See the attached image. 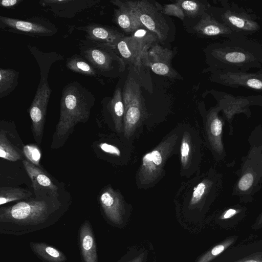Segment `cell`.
Returning a JSON list of instances; mask_svg holds the SVG:
<instances>
[{"label": "cell", "instance_id": "cell-19", "mask_svg": "<svg viewBox=\"0 0 262 262\" xmlns=\"http://www.w3.org/2000/svg\"><path fill=\"white\" fill-rule=\"evenodd\" d=\"M217 258L219 262H262V239L233 245Z\"/></svg>", "mask_w": 262, "mask_h": 262}, {"label": "cell", "instance_id": "cell-3", "mask_svg": "<svg viewBox=\"0 0 262 262\" xmlns=\"http://www.w3.org/2000/svg\"><path fill=\"white\" fill-rule=\"evenodd\" d=\"M95 102L94 95L77 81H72L63 87L59 119L53 135L52 147L62 146L77 124L88 121Z\"/></svg>", "mask_w": 262, "mask_h": 262}, {"label": "cell", "instance_id": "cell-20", "mask_svg": "<svg viewBox=\"0 0 262 262\" xmlns=\"http://www.w3.org/2000/svg\"><path fill=\"white\" fill-rule=\"evenodd\" d=\"M172 52L158 44H154L149 49L143 63L148 66L156 74L174 77L177 73L171 67Z\"/></svg>", "mask_w": 262, "mask_h": 262}, {"label": "cell", "instance_id": "cell-4", "mask_svg": "<svg viewBox=\"0 0 262 262\" xmlns=\"http://www.w3.org/2000/svg\"><path fill=\"white\" fill-rule=\"evenodd\" d=\"M181 131L182 123H180L143 155L135 176L138 188L147 189L154 187L164 177L168 160L179 154Z\"/></svg>", "mask_w": 262, "mask_h": 262}, {"label": "cell", "instance_id": "cell-5", "mask_svg": "<svg viewBox=\"0 0 262 262\" xmlns=\"http://www.w3.org/2000/svg\"><path fill=\"white\" fill-rule=\"evenodd\" d=\"M223 182V174L210 167L182 182L174 196V201L178 205L190 210L207 209L221 192Z\"/></svg>", "mask_w": 262, "mask_h": 262}, {"label": "cell", "instance_id": "cell-2", "mask_svg": "<svg viewBox=\"0 0 262 262\" xmlns=\"http://www.w3.org/2000/svg\"><path fill=\"white\" fill-rule=\"evenodd\" d=\"M208 58L213 73L260 69L262 45L240 34L210 46Z\"/></svg>", "mask_w": 262, "mask_h": 262}, {"label": "cell", "instance_id": "cell-30", "mask_svg": "<svg viewBox=\"0 0 262 262\" xmlns=\"http://www.w3.org/2000/svg\"><path fill=\"white\" fill-rule=\"evenodd\" d=\"M30 247L34 254L43 262H66V255L54 246L44 242L29 243Z\"/></svg>", "mask_w": 262, "mask_h": 262}, {"label": "cell", "instance_id": "cell-40", "mask_svg": "<svg viewBox=\"0 0 262 262\" xmlns=\"http://www.w3.org/2000/svg\"><path fill=\"white\" fill-rule=\"evenodd\" d=\"M23 1L20 0H2L1 1L0 5L3 7L12 8L18 4Z\"/></svg>", "mask_w": 262, "mask_h": 262}, {"label": "cell", "instance_id": "cell-22", "mask_svg": "<svg viewBox=\"0 0 262 262\" xmlns=\"http://www.w3.org/2000/svg\"><path fill=\"white\" fill-rule=\"evenodd\" d=\"M78 30L85 32L86 39L116 48L120 39L124 35L115 29L103 25L91 23L77 28Z\"/></svg>", "mask_w": 262, "mask_h": 262}, {"label": "cell", "instance_id": "cell-39", "mask_svg": "<svg viewBox=\"0 0 262 262\" xmlns=\"http://www.w3.org/2000/svg\"><path fill=\"white\" fill-rule=\"evenodd\" d=\"M163 12L168 15L177 17L183 19L185 14L181 7L177 4H171L164 6Z\"/></svg>", "mask_w": 262, "mask_h": 262}, {"label": "cell", "instance_id": "cell-18", "mask_svg": "<svg viewBox=\"0 0 262 262\" xmlns=\"http://www.w3.org/2000/svg\"><path fill=\"white\" fill-rule=\"evenodd\" d=\"M212 81L232 88L244 87L262 91V71L216 72L211 77Z\"/></svg>", "mask_w": 262, "mask_h": 262}, {"label": "cell", "instance_id": "cell-6", "mask_svg": "<svg viewBox=\"0 0 262 262\" xmlns=\"http://www.w3.org/2000/svg\"><path fill=\"white\" fill-rule=\"evenodd\" d=\"M237 178L232 195L242 204L251 203L262 188V153L260 149L250 146L247 155L242 158L240 167L235 172Z\"/></svg>", "mask_w": 262, "mask_h": 262}, {"label": "cell", "instance_id": "cell-1", "mask_svg": "<svg viewBox=\"0 0 262 262\" xmlns=\"http://www.w3.org/2000/svg\"><path fill=\"white\" fill-rule=\"evenodd\" d=\"M61 204L44 198L28 199L0 208V233L20 236L54 224L62 216Z\"/></svg>", "mask_w": 262, "mask_h": 262}, {"label": "cell", "instance_id": "cell-10", "mask_svg": "<svg viewBox=\"0 0 262 262\" xmlns=\"http://www.w3.org/2000/svg\"><path fill=\"white\" fill-rule=\"evenodd\" d=\"M221 7L215 8L211 15L217 21L233 32L245 36L252 34L260 29L256 16L250 13L233 2L221 1Z\"/></svg>", "mask_w": 262, "mask_h": 262}, {"label": "cell", "instance_id": "cell-42", "mask_svg": "<svg viewBox=\"0 0 262 262\" xmlns=\"http://www.w3.org/2000/svg\"><path fill=\"white\" fill-rule=\"evenodd\" d=\"M144 256V254H140L139 256L137 257L136 258L132 260L129 262H142Z\"/></svg>", "mask_w": 262, "mask_h": 262}, {"label": "cell", "instance_id": "cell-36", "mask_svg": "<svg viewBox=\"0 0 262 262\" xmlns=\"http://www.w3.org/2000/svg\"><path fill=\"white\" fill-rule=\"evenodd\" d=\"M177 3L184 13L189 17L202 16L207 9L206 4L195 1H177Z\"/></svg>", "mask_w": 262, "mask_h": 262}, {"label": "cell", "instance_id": "cell-17", "mask_svg": "<svg viewBox=\"0 0 262 262\" xmlns=\"http://www.w3.org/2000/svg\"><path fill=\"white\" fill-rule=\"evenodd\" d=\"M99 202L103 213L110 222L120 225L126 211V202L120 191L111 186H105L101 190Z\"/></svg>", "mask_w": 262, "mask_h": 262}, {"label": "cell", "instance_id": "cell-24", "mask_svg": "<svg viewBox=\"0 0 262 262\" xmlns=\"http://www.w3.org/2000/svg\"><path fill=\"white\" fill-rule=\"evenodd\" d=\"M194 30L199 34L208 37L223 36L230 38L240 35L232 31L207 12L201 16L194 27Z\"/></svg>", "mask_w": 262, "mask_h": 262}, {"label": "cell", "instance_id": "cell-12", "mask_svg": "<svg viewBox=\"0 0 262 262\" xmlns=\"http://www.w3.org/2000/svg\"><path fill=\"white\" fill-rule=\"evenodd\" d=\"M221 111L217 104L205 111L202 115L205 145L216 162L223 161L227 157L223 140L224 119L219 115Z\"/></svg>", "mask_w": 262, "mask_h": 262}, {"label": "cell", "instance_id": "cell-14", "mask_svg": "<svg viewBox=\"0 0 262 262\" xmlns=\"http://www.w3.org/2000/svg\"><path fill=\"white\" fill-rule=\"evenodd\" d=\"M1 30L34 37L52 36L57 33L56 27L47 19L33 17L26 20L0 16Z\"/></svg>", "mask_w": 262, "mask_h": 262}, {"label": "cell", "instance_id": "cell-23", "mask_svg": "<svg viewBox=\"0 0 262 262\" xmlns=\"http://www.w3.org/2000/svg\"><path fill=\"white\" fill-rule=\"evenodd\" d=\"M23 163L30 178L36 194H38L41 192L45 193V194L53 196L54 198L58 196V187L41 168L32 164L26 160H24Z\"/></svg>", "mask_w": 262, "mask_h": 262}, {"label": "cell", "instance_id": "cell-9", "mask_svg": "<svg viewBox=\"0 0 262 262\" xmlns=\"http://www.w3.org/2000/svg\"><path fill=\"white\" fill-rule=\"evenodd\" d=\"M203 146L199 130L189 124L182 123L179 152L181 177L189 179L201 173Z\"/></svg>", "mask_w": 262, "mask_h": 262}, {"label": "cell", "instance_id": "cell-15", "mask_svg": "<svg viewBox=\"0 0 262 262\" xmlns=\"http://www.w3.org/2000/svg\"><path fill=\"white\" fill-rule=\"evenodd\" d=\"M217 97L219 105L222 109L223 118L229 124V134H233V121L235 115L243 114L250 118L251 112L250 107L253 105L262 106V96H233L226 93H220Z\"/></svg>", "mask_w": 262, "mask_h": 262}, {"label": "cell", "instance_id": "cell-26", "mask_svg": "<svg viewBox=\"0 0 262 262\" xmlns=\"http://www.w3.org/2000/svg\"><path fill=\"white\" fill-rule=\"evenodd\" d=\"M117 7L114 9V20L124 32L133 33L137 30L144 28L139 21L124 1H111Z\"/></svg>", "mask_w": 262, "mask_h": 262}, {"label": "cell", "instance_id": "cell-31", "mask_svg": "<svg viewBox=\"0 0 262 262\" xmlns=\"http://www.w3.org/2000/svg\"><path fill=\"white\" fill-rule=\"evenodd\" d=\"M66 67L73 72L92 77L101 82L100 75L93 66L81 55H74L66 59Z\"/></svg>", "mask_w": 262, "mask_h": 262}, {"label": "cell", "instance_id": "cell-21", "mask_svg": "<svg viewBox=\"0 0 262 262\" xmlns=\"http://www.w3.org/2000/svg\"><path fill=\"white\" fill-rule=\"evenodd\" d=\"M99 2L94 0H43L39 1V3L42 7H49L58 17L71 18Z\"/></svg>", "mask_w": 262, "mask_h": 262}, {"label": "cell", "instance_id": "cell-32", "mask_svg": "<svg viewBox=\"0 0 262 262\" xmlns=\"http://www.w3.org/2000/svg\"><path fill=\"white\" fill-rule=\"evenodd\" d=\"M19 72L11 69H0V98L9 95L18 84Z\"/></svg>", "mask_w": 262, "mask_h": 262}, {"label": "cell", "instance_id": "cell-29", "mask_svg": "<svg viewBox=\"0 0 262 262\" xmlns=\"http://www.w3.org/2000/svg\"><path fill=\"white\" fill-rule=\"evenodd\" d=\"M27 47L38 63L40 70V81L48 80L52 65L56 61L63 60V56L56 52H44L36 46L28 45Z\"/></svg>", "mask_w": 262, "mask_h": 262}, {"label": "cell", "instance_id": "cell-16", "mask_svg": "<svg viewBox=\"0 0 262 262\" xmlns=\"http://www.w3.org/2000/svg\"><path fill=\"white\" fill-rule=\"evenodd\" d=\"M51 91L48 80L40 81L29 110L32 121V132L39 144L41 142Z\"/></svg>", "mask_w": 262, "mask_h": 262}, {"label": "cell", "instance_id": "cell-41", "mask_svg": "<svg viewBox=\"0 0 262 262\" xmlns=\"http://www.w3.org/2000/svg\"><path fill=\"white\" fill-rule=\"evenodd\" d=\"M262 228V211L256 217L251 227L252 230H259Z\"/></svg>", "mask_w": 262, "mask_h": 262}, {"label": "cell", "instance_id": "cell-13", "mask_svg": "<svg viewBox=\"0 0 262 262\" xmlns=\"http://www.w3.org/2000/svg\"><path fill=\"white\" fill-rule=\"evenodd\" d=\"M124 2L145 28L161 41L165 40L169 27L157 4L146 0Z\"/></svg>", "mask_w": 262, "mask_h": 262}, {"label": "cell", "instance_id": "cell-27", "mask_svg": "<svg viewBox=\"0 0 262 262\" xmlns=\"http://www.w3.org/2000/svg\"><path fill=\"white\" fill-rule=\"evenodd\" d=\"M104 107L108 111L112 119L115 130L122 136L123 129L124 106L122 92L120 88H117L112 97L105 98L103 100Z\"/></svg>", "mask_w": 262, "mask_h": 262}, {"label": "cell", "instance_id": "cell-25", "mask_svg": "<svg viewBox=\"0 0 262 262\" xmlns=\"http://www.w3.org/2000/svg\"><path fill=\"white\" fill-rule=\"evenodd\" d=\"M79 245L83 262H98L95 236L90 222L86 220L79 230Z\"/></svg>", "mask_w": 262, "mask_h": 262}, {"label": "cell", "instance_id": "cell-8", "mask_svg": "<svg viewBox=\"0 0 262 262\" xmlns=\"http://www.w3.org/2000/svg\"><path fill=\"white\" fill-rule=\"evenodd\" d=\"M78 47L80 55L100 76L117 78L124 71L125 62L117 54L116 48L87 39L80 40Z\"/></svg>", "mask_w": 262, "mask_h": 262}, {"label": "cell", "instance_id": "cell-35", "mask_svg": "<svg viewBox=\"0 0 262 262\" xmlns=\"http://www.w3.org/2000/svg\"><path fill=\"white\" fill-rule=\"evenodd\" d=\"M0 157L4 159L15 162L21 159V154L8 139L5 131H0Z\"/></svg>", "mask_w": 262, "mask_h": 262}, {"label": "cell", "instance_id": "cell-38", "mask_svg": "<svg viewBox=\"0 0 262 262\" xmlns=\"http://www.w3.org/2000/svg\"><path fill=\"white\" fill-rule=\"evenodd\" d=\"M250 146L258 147L262 153V126L260 124L256 126L251 131L248 138Z\"/></svg>", "mask_w": 262, "mask_h": 262}, {"label": "cell", "instance_id": "cell-7", "mask_svg": "<svg viewBox=\"0 0 262 262\" xmlns=\"http://www.w3.org/2000/svg\"><path fill=\"white\" fill-rule=\"evenodd\" d=\"M124 106L122 136L133 143L148 119L139 85L133 77L125 81L122 92Z\"/></svg>", "mask_w": 262, "mask_h": 262}, {"label": "cell", "instance_id": "cell-34", "mask_svg": "<svg viewBox=\"0 0 262 262\" xmlns=\"http://www.w3.org/2000/svg\"><path fill=\"white\" fill-rule=\"evenodd\" d=\"M238 238V236L235 235L227 237L207 251L199 259L198 262H210L217 258L228 248L234 245Z\"/></svg>", "mask_w": 262, "mask_h": 262}, {"label": "cell", "instance_id": "cell-37", "mask_svg": "<svg viewBox=\"0 0 262 262\" xmlns=\"http://www.w3.org/2000/svg\"><path fill=\"white\" fill-rule=\"evenodd\" d=\"M23 153L28 161L41 168L40 161L41 153L39 147L35 144H28L23 147Z\"/></svg>", "mask_w": 262, "mask_h": 262}, {"label": "cell", "instance_id": "cell-33", "mask_svg": "<svg viewBox=\"0 0 262 262\" xmlns=\"http://www.w3.org/2000/svg\"><path fill=\"white\" fill-rule=\"evenodd\" d=\"M32 192L29 190L18 187H2L0 188V205L18 200L29 198Z\"/></svg>", "mask_w": 262, "mask_h": 262}, {"label": "cell", "instance_id": "cell-28", "mask_svg": "<svg viewBox=\"0 0 262 262\" xmlns=\"http://www.w3.org/2000/svg\"><path fill=\"white\" fill-rule=\"evenodd\" d=\"M247 213V208L240 203L224 208L217 213L215 219L223 227L231 230L243 221Z\"/></svg>", "mask_w": 262, "mask_h": 262}, {"label": "cell", "instance_id": "cell-11", "mask_svg": "<svg viewBox=\"0 0 262 262\" xmlns=\"http://www.w3.org/2000/svg\"><path fill=\"white\" fill-rule=\"evenodd\" d=\"M158 39L155 34L145 28L130 36H124L118 42L116 50L124 62L139 70L149 49Z\"/></svg>", "mask_w": 262, "mask_h": 262}]
</instances>
